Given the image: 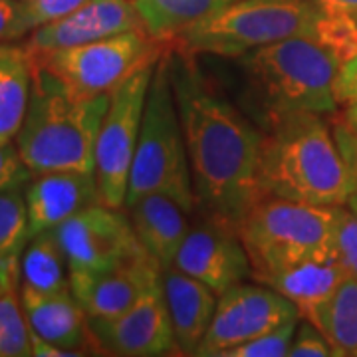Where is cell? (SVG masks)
<instances>
[{"label":"cell","instance_id":"obj_1","mask_svg":"<svg viewBox=\"0 0 357 357\" xmlns=\"http://www.w3.org/2000/svg\"><path fill=\"white\" fill-rule=\"evenodd\" d=\"M169 74L197 203L208 217L238 227L260 199L262 129L218 93L189 50H169Z\"/></svg>","mask_w":357,"mask_h":357},{"label":"cell","instance_id":"obj_2","mask_svg":"<svg viewBox=\"0 0 357 357\" xmlns=\"http://www.w3.org/2000/svg\"><path fill=\"white\" fill-rule=\"evenodd\" d=\"M260 197L316 206L347 203L349 177L333 128L319 114H290L262 123Z\"/></svg>","mask_w":357,"mask_h":357},{"label":"cell","instance_id":"obj_3","mask_svg":"<svg viewBox=\"0 0 357 357\" xmlns=\"http://www.w3.org/2000/svg\"><path fill=\"white\" fill-rule=\"evenodd\" d=\"M109 96L79 98L32 62V91L16 147L32 175L96 171V143Z\"/></svg>","mask_w":357,"mask_h":357},{"label":"cell","instance_id":"obj_4","mask_svg":"<svg viewBox=\"0 0 357 357\" xmlns=\"http://www.w3.org/2000/svg\"><path fill=\"white\" fill-rule=\"evenodd\" d=\"M262 123L290 114H333L340 60L310 38H288L238 58Z\"/></svg>","mask_w":357,"mask_h":357},{"label":"cell","instance_id":"obj_5","mask_svg":"<svg viewBox=\"0 0 357 357\" xmlns=\"http://www.w3.org/2000/svg\"><path fill=\"white\" fill-rule=\"evenodd\" d=\"M151 192H161L173 199L189 215L199 206L169 74V50L155 64L149 84L139 141L129 173L126 206Z\"/></svg>","mask_w":357,"mask_h":357},{"label":"cell","instance_id":"obj_6","mask_svg":"<svg viewBox=\"0 0 357 357\" xmlns=\"http://www.w3.org/2000/svg\"><path fill=\"white\" fill-rule=\"evenodd\" d=\"M238 232L252 278L264 284L307 258L332 255L333 208L260 197L243 217Z\"/></svg>","mask_w":357,"mask_h":357},{"label":"cell","instance_id":"obj_7","mask_svg":"<svg viewBox=\"0 0 357 357\" xmlns=\"http://www.w3.org/2000/svg\"><path fill=\"white\" fill-rule=\"evenodd\" d=\"M318 20L310 0H234L177 40L191 54L241 58L282 40H314Z\"/></svg>","mask_w":357,"mask_h":357},{"label":"cell","instance_id":"obj_8","mask_svg":"<svg viewBox=\"0 0 357 357\" xmlns=\"http://www.w3.org/2000/svg\"><path fill=\"white\" fill-rule=\"evenodd\" d=\"M145 30H129L117 36L48 52H30L68 91L79 98L112 96L121 84L163 58L169 48Z\"/></svg>","mask_w":357,"mask_h":357},{"label":"cell","instance_id":"obj_9","mask_svg":"<svg viewBox=\"0 0 357 357\" xmlns=\"http://www.w3.org/2000/svg\"><path fill=\"white\" fill-rule=\"evenodd\" d=\"M155 64L133 74L109 96V105L98 133L93 175L98 178L102 203L114 208L126 206L129 173Z\"/></svg>","mask_w":357,"mask_h":357},{"label":"cell","instance_id":"obj_10","mask_svg":"<svg viewBox=\"0 0 357 357\" xmlns=\"http://www.w3.org/2000/svg\"><path fill=\"white\" fill-rule=\"evenodd\" d=\"M54 230L68 260V272H103L147 258L131 218L119 208L93 204Z\"/></svg>","mask_w":357,"mask_h":357},{"label":"cell","instance_id":"obj_11","mask_svg":"<svg viewBox=\"0 0 357 357\" xmlns=\"http://www.w3.org/2000/svg\"><path fill=\"white\" fill-rule=\"evenodd\" d=\"M300 318V310L286 296L266 284H236L222 292L197 357H220L229 347Z\"/></svg>","mask_w":357,"mask_h":357},{"label":"cell","instance_id":"obj_12","mask_svg":"<svg viewBox=\"0 0 357 357\" xmlns=\"http://www.w3.org/2000/svg\"><path fill=\"white\" fill-rule=\"evenodd\" d=\"M173 268L206 284L217 296L252 276L238 227L208 215L189 229Z\"/></svg>","mask_w":357,"mask_h":357},{"label":"cell","instance_id":"obj_13","mask_svg":"<svg viewBox=\"0 0 357 357\" xmlns=\"http://www.w3.org/2000/svg\"><path fill=\"white\" fill-rule=\"evenodd\" d=\"M89 326L102 349L112 356L159 357L177 349L161 278L121 316L89 318Z\"/></svg>","mask_w":357,"mask_h":357},{"label":"cell","instance_id":"obj_14","mask_svg":"<svg viewBox=\"0 0 357 357\" xmlns=\"http://www.w3.org/2000/svg\"><path fill=\"white\" fill-rule=\"evenodd\" d=\"M143 30L131 0H86L64 18L32 30L26 50L48 52Z\"/></svg>","mask_w":357,"mask_h":357},{"label":"cell","instance_id":"obj_15","mask_svg":"<svg viewBox=\"0 0 357 357\" xmlns=\"http://www.w3.org/2000/svg\"><path fill=\"white\" fill-rule=\"evenodd\" d=\"M70 290L89 318L112 319L128 312L161 278L151 256L103 272H68Z\"/></svg>","mask_w":357,"mask_h":357},{"label":"cell","instance_id":"obj_16","mask_svg":"<svg viewBox=\"0 0 357 357\" xmlns=\"http://www.w3.org/2000/svg\"><path fill=\"white\" fill-rule=\"evenodd\" d=\"M20 302L28 326L44 342L76 351L79 356L102 349L96 333L91 332L89 316L76 300L72 290L40 292L34 288H20Z\"/></svg>","mask_w":357,"mask_h":357},{"label":"cell","instance_id":"obj_17","mask_svg":"<svg viewBox=\"0 0 357 357\" xmlns=\"http://www.w3.org/2000/svg\"><path fill=\"white\" fill-rule=\"evenodd\" d=\"M24 199L30 238L38 232L56 229L88 206L102 203L98 178L84 171L40 173L26 187Z\"/></svg>","mask_w":357,"mask_h":357},{"label":"cell","instance_id":"obj_18","mask_svg":"<svg viewBox=\"0 0 357 357\" xmlns=\"http://www.w3.org/2000/svg\"><path fill=\"white\" fill-rule=\"evenodd\" d=\"M161 286L165 292L177 351L183 356H195L215 316L217 292L177 268L161 270Z\"/></svg>","mask_w":357,"mask_h":357},{"label":"cell","instance_id":"obj_19","mask_svg":"<svg viewBox=\"0 0 357 357\" xmlns=\"http://www.w3.org/2000/svg\"><path fill=\"white\" fill-rule=\"evenodd\" d=\"M129 218L145 252L161 270L173 268L181 244L189 232V213L161 192H151L129 204Z\"/></svg>","mask_w":357,"mask_h":357},{"label":"cell","instance_id":"obj_20","mask_svg":"<svg viewBox=\"0 0 357 357\" xmlns=\"http://www.w3.org/2000/svg\"><path fill=\"white\" fill-rule=\"evenodd\" d=\"M344 280L345 272L332 252L307 258L304 262L268 278L264 284L294 302L300 310V318L312 319L318 307L328 302V298Z\"/></svg>","mask_w":357,"mask_h":357},{"label":"cell","instance_id":"obj_21","mask_svg":"<svg viewBox=\"0 0 357 357\" xmlns=\"http://www.w3.org/2000/svg\"><path fill=\"white\" fill-rule=\"evenodd\" d=\"M32 91V60L26 48L0 42V143L22 128Z\"/></svg>","mask_w":357,"mask_h":357},{"label":"cell","instance_id":"obj_22","mask_svg":"<svg viewBox=\"0 0 357 357\" xmlns=\"http://www.w3.org/2000/svg\"><path fill=\"white\" fill-rule=\"evenodd\" d=\"M143 30L155 40L171 44L191 26L234 0H131Z\"/></svg>","mask_w":357,"mask_h":357},{"label":"cell","instance_id":"obj_23","mask_svg":"<svg viewBox=\"0 0 357 357\" xmlns=\"http://www.w3.org/2000/svg\"><path fill=\"white\" fill-rule=\"evenodd\" d=\"M66 268L68 260L54 230L38 232L28 241V246L22 252V286L40 292L70 290V276L66 278Z\"/></svg>","mask_w":357,"mask_h":357},{"label":"cell","instance_id":"obj_24","mask_svg":"<svg viewBox=\"0 0 357 357\" xmlns=\"http://www.w3.org/2000/svg\"><path fill=\"white\" fill-rule=\"evenodd\" d=\"M335 349V356L357 354V278H345L310 319Z\"/></svg>","mask_w":357,"mask_h":357},{"label":"cell","instance_id":"obj_25","mask_svg":"<svg viewBox=\"0 0 357 357\" xmlns=\"http://www.w3.org/2000/svg\"><path fill=\"white\" fill-rule=\"evenodd\" d=\"M32 330L16 288L0 292V357H30Z\"/></svg>","mask_w":357,"mask_h":357},{"label":"cell","instance_id":"obj_26","mask_svg":"<svg viewBox=\"0 0 357 357\" xmlns=\"http://www.w3.org/2000/svg\"><path fill=\"white\" fill-rule=\"evenodd\" d=\"M28 241V208L20 187L0 191V260L20 258Z\"/></svg>","mask_w":357,"mask_h":357},{"label":"cell","instance_id":"obj_27","mask_svg":"<svg viewBox=\"0 0 357 357\" xmlns=\"http://www.w3.org/2000/svg\"><path fill=\"white\" fill-rule=\"evenodd\" d=\"M333 208V255L345 278H357V208L337 204Z\"/></svg>","mask_w":357,"mask_h":357},{"label":"cell","instance_id":"obj_28","mask_svg":"<svg viewBox=\"0 0 357 357\" xmlns=\"http://www.w3.org/2000/svg\"><path fill=\"white\" fill-rule=\"evenodd\" d=\"M298 321L300 318L290 319L272 332L262 333L248 342L229 347L220 354V357H288V349L292 344Z\"/></svg>","mask_w":357,"mask_h":357},{"label":"cell","instance_id":"obj_29","mask_svg":"<svg viewBox=\"0 0 357 357\" xmlns=\"http://www.w3.org/2000/svg\"><path fill=\"white\" fill-rule=\"evenodd\" d=\"M335 349L314 321L300 318L288 349V357H332Z\"/></svg>","mask_w":357,"mask_h":357},{"label":"cell","instance_id":"obj_30","mask_svg":"<svg viewBox=\"0 0 357 357\" xmlns=\"http://www.w3.org/2000/svg\"><path fill=\"white\" fill-rule=\"evenodd\" d=\"M86 0H22V10L28 30L56 22L79 8Z\"/></svg>","mask_w":357,"mask_h":357},{"label":"cell","instance_id":"obj_31","mask_svg":"<svg viewBox=\"0 0 357 357\" xmlns=\"http://www.w3.org/2000/svg\"><path fill=\"white\" fill-rule=\"evenodd\" d=\"M332 128L333 137L337 141V147L347 167V177H349V197L345 204L357 208V131L349 128L344 119L335 121Z\"/></svg>","mask_w":357,"mask_h":357},{"label":"cell","instance_id":"obj_32","mask_svg":"<svg viewBox=\"0 0 357 357\" xmlns=\"http://www.w3.org/2000/svg\"><path fill=\"white\" fill-rule=\"evenodd\" d=\"M32 171L24 165L18 147L13 141L0 143V191L18 189L30 178Z\"/></svg>","mask_w":357,"mask_h":357},{"label":"cell","instance_id":"obj_33","mask_svg":"<svg viewBox=\"0 0 357 357\" xmlns=\"http://www.w3.org/2000/svg\"><path fill=\"white\" fill-rule=\"evenodd\" d=\"M28 32L22 0H0V42H13Z\"/></svg>","mask_w":357,"mask_h":357},{"label":"cell","instance_id":"obj_34","mask_svg":"<svg viewBox=\"0 0 357 357\" xmlns=\"http://www.w3.org/2000/svg\"><path fill=\"white\" fill-rule=\"evenodd\" d=\"M335 100H337V105H344V107L357 103V56L349 62H345L337 72Z\"/></svg>","mask_w":357,"mask_h":357},{"label":"cell","instance_id":"obj_35","mask_svg":"<svg viewBox=\"0 0 357 357\" xmlns=\"http://www.w3.org/2000/svg\"><path fill=\"white\" fill-rule=\"evenodd\" d=\"M318 13L326 16H351L357 18V0H310Z\"/></svg>","mask_w":357,"mask_h":357},{"label":"cell","instance_id":"obj_36","mask_svg":"<svg viewBox=\"0 0 357 357\" xmlns=\"http://www.w3.org/2000/svg\"><path fill=\"white\" fill-rule=\"evenodd\" d=\"M20 258H8L0 260V292L8 288H18V276H20Z\"/></svg>","mask_w":357,"mask_h":357},{"label":"cell","instance_id":"obj_37","mask_svg":"<svg viewBox=\"0 0 357 357\" xmlns=\"http://www.w3.org/2000/svg\"><path fill=\"white\" fill-rule=\"evenodd\" d=\"M344 121L347 123V126H349V128L356 129L357 131V103L356 105H349V107H345Z\"/></svg>","mask_w":357,"mask_h":357},{"label":"cell","instance_id":"obj_38","mask_svg":"<svg viewBox=\"0 0 357 357\" xmlns=\"http://www.w3.org/2000/svg\"><path fill=\"white\" fill-rule=\"evenodd\" d=\"M356 357H357V354H356Z\"/></svg>","mask_w":357,"mask_h":357}]
</instances>
